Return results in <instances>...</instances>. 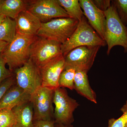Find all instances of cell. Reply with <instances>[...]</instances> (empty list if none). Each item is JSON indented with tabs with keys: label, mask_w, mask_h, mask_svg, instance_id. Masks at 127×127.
I'll return each instance as SVG.
<instances>
[{
	"label": "cell",
	"mask_w": 127,
	"mask_h": 127,
	"mask_svg": "<svg viewBox=\"0 0 127 127\" xmlns=\"http://www.w3.org/2000/svg\"><path fill=\"white\" fill-rule=\"evenodd\" d=\"M88 72L84 71H76L74 81V89L80 95L96 104V95L89 84Z\"/></svg>",
	"instance_id": "9a60e30c"
},
{
	"label": "cell",
	"mask_w": 127,
	"mask_h": 127,
	"mask_svg": "<svg viewBox=\"0 0 127 127\" xmlns=\"http://www.w3.org/2000/svg\"><path fill=\"white\" fill-rule=\"evenodd\" d=\"M1 1H2V0H0V4L1 2Z\"/></svg>",
	"instance_id": "4dcf8cb0"
},
{
	"label": "cell",
	"mask_w": 127,
	"mask_h": 127,
	"mask_svg": "<svg viewBox=\"0 0 127 127\" xmlns=\"http://www.w3.org/2000/svg\"></svg>",
	"instance_id": "1f68e13d"
},
{
	"label": "cell",
	"mask_w": 127,
	"mask_h": 127,
	"mask_svg": "<svg viewBox=\"0 0 127 127\" xmlns=\"http://www.w3.org/2000/svg\"><path fill=\"white\" fill-rule=\"evenodd\" d=\"M6 63L0 54V84L6 79L13 76L12 72L6 68Z\"/></svg>",
	"instance_id": "cb8c5ba5"
},
{
	"label": "cell",
	"mask_w": 127,
	"mask_h": 127,
	"mask_svg": "<svg viewBox=\"0 0 127 127\" xmlns=\"http://www.w3.org/2000/svg\"><path fill=\"white\" fill-rule=\"evenodd\" d=\"M79 21L70 18H59L42 23L37 36L43 37L62 44L72 35Z\"/></svg>",
	"instance_id": "277c9868"
},
{
	"label": "cell",
	"mask_w": 127,
	"mask_h": 127,
	"mask_svg": "<svg viewBox=\"0 0 127 127\" xmlns=\"http://www.w3.org/2000/svg\"><path fill=\"white\" fill-rule=\"evenodd\" d=\"M56 127H73L72 125H65L59 124H56Z\"/></svg>",
	"instance_id": "f1b7e54d"
},
{
	"label": "cell",
	"mask_w": 127,
	"mask_h": 127,
	"mask_svg": "<svg viewBox=\"0 0 127 127\" xmlns=\"http://www.w3.org/2000/svg\"><path fill=\"white\" fill-rule=\"evenodd\" d=\"M36 36H29L17 34L1 53L11 71L20 67L30 59V48Z\"/></svg>",
	"instance_id": "7a4b0ae2"
},
{
	"label": "cell",
	"mask_w": 127,
	"mask_h": 127,
	"mask_svg": "<svg viewBox=\"0 0 127 127\" xmlns=\"http://www.w3.org/2000/svg\"><path fill=\"white\" fill-rule=\"evenodd\" d=\"M16 81L14 76L6 79L0 84V101L7 91L13 85Z\"/></svg>",
	"instance_id": "d4e9b609"
},
{
	"label": "cell",
	"mask_w": 127,
	"mask_h": 127,
	"mask_svg": "<svg viewBox=\"0 0 127 127\" xmlns=\"http://www.w3.org/2000/svg\"><path fill=\"white\" fill-rule=\"evenodd\" d=\"M17 34L15 20L5 17L0 24V42L11 43Z\"/></svg>",
	"instance_id": "ac0fdd59"
},
{
	"label": "cell",
	"mask_w": 127,
	"mask_h": 127,
	"mask_svg": "<svg viewBox=\"0 0 127 127\" xmlns=\"http://www.w3.org/2000/svg\"><path fill=\"white\" fill-rule=\"evenodd\" d=\"M54 90L41 86L31 95L30 101L34 111V121L52 120L54 116Z\"/></svg>",
	"instance_id": "ba28073f"
},
{
	"label": "cell",
	"mask_w": 127,
	"mask_h": 127,
	"mask_svg": "<svg viewBox=\"0 0 127 127\" xmlns=\"http://www.w3.org/2000/svg\"><path fill=\"white\" fill-rule=\"evenodd\" d=\"M69 17L79 21L84 16L78 0H57Z\"/></svg>",
	"instance_id": "d6986e66"
},
{
	"label": "cell",
	"mask_w": 127,
	"mask_h": 127,
	"mask_svg": "<svg viewBox=\"0 0 127 127\" xmlns=\"http://www.w3.org/2000/svg\"><path fill=\"white\" fill-rule=\"evenodd\" d=\"M55 121L52 120L34 121V127H56Z\"/></svg>",
	"instance_id": "4316f807"
},
{
	"label": "cell",
	"mask_w": 127,
	"mask_h": 127,
	"mask_svg": "<svg viewBox=\"0 0 127 127\" xmlns=\"http://www.w3.org/2000/svg\"><path fill=\"white\" fill-rule=\"evenodd\" d=\"M61 43L36 36L30 48V59L39 68L53 59L63 55Z\"/></svg>",
	"instance_id": "5b68a950"
},
{
	"label": "cell",
	"mask_w": 127,
	"mask_h": 127,
	"mask_svg": "<svg viewBox=\"0 0 127 127\" xmlns=\"http://www.w3.org/2000/svg\"><path fill=\"white\" fill-rule=\"evenodd\" d=\"M120 110L122 115L117 119L109 120L107 127H127V100Z\"/></svg>",
	"instance_id": "603a6c76"
},
{
	"label": "cell",
	"mask_w": 127,
	"mask_h": 127,
	"mask_svg": "<svg viewBox=\"0 0 127 127\" xmlns=\"http://www.w3.org/2000/svg\"><path fill=\"white\" fill-rule=\"evenodd\" d=\"M40 20L45 23L55 18H70L57 0H28L27 10Z\"/></svg>",
	"instance_id": "30bf717a"
},
{
	"label": "cell",
	"mask_w": 127,
	"mask_h": 127,
	"mask_svg": "<svg viewBox=\"0 0 127 127\" xmlns=\"http://www.w3.org/2000/svg\"><path fill=\"white\" fill-rule=\"evenodd\" d=\"M111 1V4L116 8L120 20L125 26H127V0H114Z\"/></svg>",
	"instance_id": "7402d4cb"
},
{
	"label": "cell",
	"mask_w": 127,
	"mask_h": 127,
	"mask_svg": "<svg viewBox=\"0 0 127 127\" xmlns=\"http://www.w3.org/2000/svg\"><path fill=\"white\" fill-rule=\"evenodd\" d=\"M106 24L104 40L107 45V55L115 46L123 47L124 52L127 53V28L122 22L116 8L111 4L109 9L104 12Z\"/></svg>",
	"instance_id": "3957f363"
},
{
	"label": "cell",
	"mask_w": 127,
	"mask_h": 127,
	"mask_svg": "<svg viewBox=\"0 0 127 127\" xmlns=\"http://www.w3.org/2000/svg\"><path fill=\"white\" fill-rule=\"evenodd\" d=\"M76 71L72 68H65L59 78V87L74 89V81Z\"/></svg>",
	"instance_id": "ffe728a7"
},
{
	"label": "cell",
	"mask_w": 127,
	"mask_h": 127,
	"mask_svg": "<svg viewBox=\"0 0 127 127\" xmlns=\"http://www.w3.org/2000/svg\"><path fill=\"white\" fill-rule=\"evenodd\" d=\"M16 117L15 127H34V111L31 102L12 109Z\"/></svg>",
	"instance_id": "2e32d148"
},
{
	"label": "cell",
	"mask_w": 127,
	"mask_h": 127,
	"mask_svg": "<svg viewBox=\"0 0 127 127\" xmlns=\"http://www.w3.org/2000/svg\"><path fill=\"white\" fill-rule=\"evenodd\" d=\"M17 34L29 36H37L41 22L28 10L21 12L15 19Z\"/></svg>",
	"instance_id": "4fadbf2b"
},
{
	"label": "cell",
	"mask_w": 127,
	"mask_h": 127,
	"mask_svg": "<svg viewBox=\"0 0 127 127\" xmlns=\"http://www.w3.org/2000/svg\"><path fill=\"white\" fill-rule=\"evenodd\" d=\"M16 117L12 109L0 110V127H15Z\"/></svg>",
	"instance_id": "44dd1931"
},
{
	"label": "cell",
	"mask_w": 127,
	"mask_h": 127,
	"mask_svg": "<svg viewBox=\"0 0 127 127\" xmlns=\"http://www.w3.org/2000/svg\"><path fill=\"white\" fill-rule=\"evenodd\" d=\"M5 17L4 16L0 15V24L2 22V20H3V19H4Z\"/></svg>",
	"instance_id": "f546056e"
},
{
	"label": "cell",
	"mask_w": 127,
	"mask_h": 127,
	"mask_svg": "<svg viewBox=\"0 0 127 127\" xmlns=\"http://www.w3.org/2000/svg\"><path fill=\"white\" fill-rule=\"evenodd\" d=\"M31 95L17 85H13L7 91L0 101V110L12 109L30 101Z\"/></svg>",
	"instance_id": "5bb4252c"
},
{
	"label": "cell",
	"mask_w": 127,
	"mask_h": 127,
	"mask_svg": "<svg viewBox=\"0 0 127 127\" xmlns=\"http://www.w3.org/2000/svg\"><path fill=\"white\" fill-rule=\"evenodd\" d=\"M8 43L5 42H0V54L4 51Z\"/></svg>",
	"instance_id": "83f0119b"
},
{
	"label": "cell",
	"mask_w": 127,
	"mask_h": 127,
	"mask_svg": "<svg viewBox=\"0 0 127 127\" xmlns=\"http://www.w3.org/2000/svg\"><path fill=\"white\" fill-rule=\"evenodd\" d=\"M53 103L55 123L71 125L74 121L73 112L79 106L76 100L69 96L65 89L59 87L54 90Z\"/></svg>",
	"instance_id": "8992f818"
},
{
	"label": "cell",
	"mask_w": 127,
	"mask_h": 127,
	"mask_svg": "<svg viewBox=\"0 0 127 127\" xmlns=\"http://www.w3.org/2000/svg\"><path fill=\"white\" fill-rule=\"evenodd\" d=\"M15 73L16 85L30 95L42 86L40 68L31 59L15 70Z\"/></svg>",
	"instance_id": "9c48e42d"
},
{
	"label": "cell",
	"mask_w": 127,
	"mask_h": 127,
	"mask_svg": "<svg viewBox=\"0 0 127 127\" xmlns=\"http://www.w3.org/2000/svg\"><path fill=\"white\" fill-rule=\"evenodd\" d=\"M79 2L88 23L104 40L106 17L104 12L98 9L92 0H79Z\"/></svg>",
	"instance_id": "7c38bea8"
},
{
	"label": "cell",
	"mask_w": 127,
	"mask_h": 127,
	"mask_svg": "<svg viewBox=\"0 0 127 127\" xmlns=\"http://www.w3.org/2000/svg\"><path fill=\"white\" fill-rule=\"evenodd\" d=\"M92 1L98 9L104 12L111 5V1L110 0H92Z\"/></svg>",
	"instance_id": "484cf974"
},
{
	"label": "cell",
	"mask_w": 127,
	"mask_h": 127,
	"mask_svg": "<svg viewBox=\"0 0 127 127\" xmlns=\"http://www.w3.org/2000/svg\"><path fill=\"white\" fill-rule=\"evenodd\" d=\"M28 3L26 0H2L0 15L15 20L21 12L27 10Z\"/></svg>",
	"instance_id": "e0dca14e"
},
{
	"label": "cell",
	"mask_w": 127,
	"mask_h": 127,
	"mask_svg": "<svg viewBox=\"0 0 127 127\" xmlns=\"http://www.w3.org/2000/svg\"><path fill=\"white\" fill-rule=\"evenodd\" d=\"M65 65L63 55H61L40 68L42 86L55 90L59 87V78Z\"/></svg>",
	"instance_id": "8fae6325"
},
{
	"label": "cell",
	"mask_w": 127,
	"mask_h": 127,
	"mask_svg": "<svg viewBox=\"0 0 127 127\" xmlns=\"http://www.w3.org/2000/svg\"><path fill=\"white\" fill-rule=\"evenodd\" d=\"M106 43L89 25L85 17L79 21L70 37L61 45L62 53L65 56L73 49L79 47H104Z\"/></svg>",
	"instance_id": "6da1fadb"
},
{
	"label": "cell",
	"mask_w": 127,
	"mask_h": 127,
	"mask_svg": "<svg viewBox=\"0 0 127 127\" xmlns=\"http://www.w3.org/2000/svg\"><path fill=\"white\" fill-rule=\"evenodd\" d=\"M100 46L79 47L73 49L64 56L65 68L88 72L93 65Z\"/></svg>",
	"instance_id": "52a82bcc"
}]
</instances>
